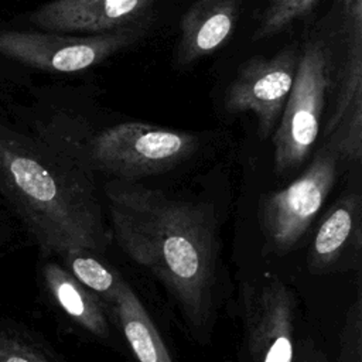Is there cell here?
I'll return each instance as SVG.
<instances>
[{
  "instance_id": "1",
  "label": "cell",
  "mask_w": 362,
  "mask_h": 362,
  "mask_svg": "<svg viewBox=\"0 0 362 362\" xmlns=\"http://www.w3.org/2000/svg\"><path fill=\"white\" fill-rule=\"evenodd\" d=\"M112 239L170 293L189 331L205 342L216 313L218 229L211 205L137 181H106Z\"/></svg>"
},
{
  "instance_id": "2",
  "label": "cell",
  "mask_w": 362,
  "mask_h": 362,
  "mask_svg": "<svg viewBox=\"0 0 362 362\" xmlns=\"http://www.w3.org/2000/svg\"><path fill=\"white\" fill-rule=\"evenodd\" d=\"M0 192L44 256L102 255L113 240L95 177L47 140L0 127Z\"/></svg>"
},
{
  "instance_id": "3",
  "label": "cell",
  "mask_w": 362,
  "mask_h": 362,
  "mask_svg": "<svg viewBox=\"0 0 362 362\" xmlns=\"http://www.w3.org/2000/svg\"><path fill=\"white\" fill-rule=\"evenodd\" d=\"M47 141L90 175L98 173L119 181L165 173L189 158L199 144L192 133L140 122L106 127L86 140L52 137Z\"/></svg>"
},
{
  "instance_id": "4",
  "label": "cell",
  "mask_w": 362,
  "mask_h": 362,
  "mask_svg": "<svg viewBox=\"0 0 362 362\" xmlns=\"http://www.w3.org/2000/svg\"><path fill=\"white\" fill-rule=\"evenodd\" d=\"M329 81L327 48L321 41L308 42L298 58L280 122L273 130V163L279 175L300 167L314 147Z\"/></svg>"
},
{
  "instance_id": "5",
  "label": "cell",
  "mask_w": 362,
  "mask_h": 362,
  "mask_svg": "<svg viewBox=\"0 0 362 362\" xmlns=\"http://www.w3.org/2000/svg\"><path fill=\"white\" fill-rule=\"evenodd\" d=\"M338 164L337 153L322 144L300 177L286 188L262 197L259 219L269 250L284 255L298 243L331 192Z\"/></svg>"
},
{
  "instance_id": "6",
  "label": "cell",
  "mask_w": 362,
  "mask_h": 362,
  "mask_svg": "<svg viewBox=\"0 0 362 362\" xmlns=\"http://www.w3.org/2000/svg\"><path fill=\"white\" fill-rule=\"evenodd\" d=\"M144 31V27L98 35L1 31L0 54L44 71L78 72L99 65L116 52L133 45Z\"/></svg>"
},
{
  "instance_id": "7",
  "label": "cell",
  "mask_w": 362,
  "mask_h": 362,
  "mask_svg": "<svg viewBox=\"0 0 362 362\" xmlns=\"http://www.w3.org/2000/svg\"><path fill=\"white\" fill-rule=\"evenodd\" d=\"M296 305L291 287L274 274L242 286L240 310L250 362H294Z\"/></svg>"
},
{
  "instance_id": "8",
  "label": "cell",
  "mask_w": 362,
  "mask_h": 362,
  "mask_svg": "<svg viewBox=\"0 0 362 362\" xmlns=\"http://www.w3.org/2000/svg\"><path fill=\"white\" fill-rule=\"evenodd\" d=\"M298 58L297 48L288 45L272 58L255 57L246 61L228 89L225 109L230 113L252 112L259 136L269 137L291 90Z\"/></svg>"
},
{
  "instance_id": "9",
  "label": "cell",
  "mask_w": 362,
  "mask_h": 362,
  "mask_svg": "<svg viewBox=\"0 0 362 362\" xmlns=\"http://www.w3.org/2000/svg\"><path fill=\"white\" fill-rule=\"evenodd\" d=\"M154 0H52L35 10L34 25L52 33L98 35L143 27Z\"/></svg>"
},
{
  "instance_id": "10",
  "label": "cell",
  "mask_w": 362,
  "mask_h": 362,
  "mask_svg": "<svg viewBox=\"0 0 362 362\" xmlns=\"http://www.w3.org/2000/svg\"><path fill=\"white\" fill-rule=\"evenodd\" d=\"M361 238L362 199L358 192H348L329 206L314 233L307 256L310 272L324 274L341 269L351 255L359 257Z\"/></svg>"
},
{
  "instance_id": "11",
  "label": "cell",
  "mask_w": 362,
  "mask_h": 362,
  "mask_svg": "<svg viewBox=\"0 0 362 362\" xmlns=\"http://www.w3.org/2000/svg\"><path fill=\"white\" fill-rule=\"evenodd\" d=\"M240 16V0H197L180 23L175 64L188 66L211 55L232 35Z\"/></svg>"
},
{
  "instance_id": "12",
  "label": "cell",
  "mask_w": 362,
  "mask_h": 362,
  "mask_svg": "<svg viewBox=\"0 0 362 362\" xmlns=\"http://www.w3.org/2000/svg\"><path fill=\"white\" fill-rule=\"evenodd\" d=\"M42 280L54 303L82 329L106 339L110 337L109 320L100 297L79 283L61 263L47 260L42 267Z\"/></svg>"
},
{
  "instance_id": "13",
  "label": "cell",
  "mask_w": 362,
  "mask_h": 362,
  "mask_svg": "<svg viewBox=\"0 0 362 362\" xmlns=\"http://www.w3.org/2000/svg\"><path fill=\"white\" fill-rule=\"evenodd\" d=\"M110 304L137 362H174L150 314L123 277Z\"/></svg>"
},
{
  "instance_id": "14",
  "label": "cell",
  "mask_w": 362,
  "mask_h": 362,
  "mask_svg": "<svg viewBox=\"0 0 362 362\" xmlns=\"http://www.w3.org/2000/svg\"><path fill=\"white\" fill-rule=\"evenodd\" d=\"M0 362H66L49 344L30 329L0 322Z\"/></svg>"
},
{
  "instance_id": "15",
  "label": "cell",
  "mask_w": 362,
  "mask_h": 362,
  "mask_svg": "<svg viewBox=\"0 0 362 362\" xmlns=\"http://www.w3.org/2000/svg\"><path fill=\"white\" fill-rule=\"evenodd\" d=\"M93 255L86 250L71 252L61 257L62 266L86 288L110 303L122 276L99 262Z\"/></svg>"
},
{
  "instance_id": "16",
  "label": "cell",
  "mask_w": 362,
  "mask_h": 362,
  "mask_svg": "<svg viewBox=\"0 0 362 362\" xmlns=\"http://www.w3.org/2000/svg\"><path fill=\"white\" fill-rule=\"evenodd\" d=\"M318 0H269L257 28L253 33V40H263L276 35L294 20L307 14Z\"/></svg>"
},
{
  "instance_id": "17",
  "label": "cell",
  "mask_w": 362,
  "mask_h": 362,
  "mask_svg": "<svg viewBox=\"0 0 362 362\" xmlns=\"http://www.w3.org/2000/svg\"><path fill=\"white\" fill-rule=\"evenodd\" d=\"M337 362H362V296L359 284L341 328Z\"/></svg>"
},
{
  "instance_id": "18",
  "label": "cell",
  "mask_w": 362,
  "mask_h": 362,
  "mask_svg": "<svg viewBox=\"0 0 362 362\" xmlns=\"http://www.w3.org/2000/svg\"><path fill=\"white\" fill-rule=\"evenodd\" d=\"M294 362H328L324 352L311 339H303L296 346Z\"/></svg>"
},
{
  "instance_id": "19",
  "label": "cell",
  "mask_w": 362,
  "mask_h": 362,
  "mask_svg": "<svg viewBox=\"0 0 362 362\" xmlns=\"http://www.w3.org/2000/svg\"><path fill=\"white\" fill-rule=\"evenodd\" d=\"M348 3H354V1H361V0H346Z\"/></svg>"
}]
</instances>
